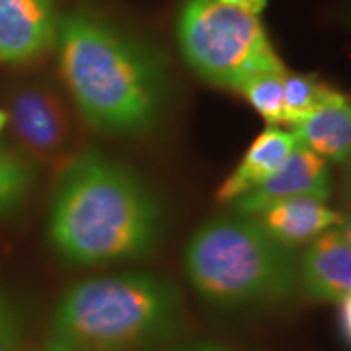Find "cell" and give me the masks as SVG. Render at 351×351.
Wrapping results in <instances>:
<instances>
[{"mask_svg": "<svg viewBox=\"0 0 351 351\" xmlns=\"http://www.w3.org/2000/svg\"><path fill=\"white\" fill-rule=\"evenodd\" d=\"M64 82L84 119L108 135H143L166 101V66L156 51L88 8L59 16Z\"/></svg>", "mask_w": 351, "mask_h": 351, "instance_id": "obj_1", "label": "cell"}, {"mask_svg": "<svg viewBox=\"0 0 351 351\" xmlns=\"http://www.w3.org/2000/svg\"><path fill=\"white\" fill-rule=\"evenodd\" d=\"M162 205L125 164L86 151L64 166L49 213V239L76 265L135 260L154 248Z\"/></svg>", "mask_w": 351, "mask_h": 351, "instance_id": "obj_2", "label": "cell"}, {"mask_svg": "<svg viewBox=\"0 0 351 351\" xmlns=\"http://www.w3.org/2000/svg\"><path fill=\"white\" fill-rule=\"evenodd\" d=\"M182 295L154 274L92 277L59 302L47 348L53 351H152L182 326Z\"/></svg>", "mask_w": 351, "mask_h": 351, "instance_id": "obj_3", "label": "cell"}, {"mask_svg": "<svg viewBox=\"0 0 351 351\" xmlns=\"http://www.w3.org/2000/svg\"><path fill=\"white\" fill-rule=\"evenodd\" d=\"M186 271L201 299L221 308L283 301L299 281L291 248L240 213L197 228L186 250Z\"/></svg>", "mask_w": 351, "mask_h": 351, "instance_id": "obj_4", "label": "cell"}, {"mask_svg": "<svg viewBox=\"0 0 351 351\" xmlns=\"http://www.w3.org/2000/svg\"><path fill=\"white\" fill-rule=\"evenodd\" d=\"M178 43L203 80L237 92L254 76L287 71L258 16L221 0H186Z\"/></svg>", "mask_w": 351, "mask_h": 351, "instance_id": "obj_5", "label": "cell"}, {"mask_svg": "<svg viewBox=\"0 0 351 351\" xmlns=\"http://www.w3.org/2000/svg\"><path fill=\"white\" fill-rule=\"evenodd\" d=\"M10 119L18 141L36 158L45 162L64 158L73 125L57 92L38 84L18 90L10 101Z\"/></svg>", "mask_w": 351, "mask_h": 351, "instance_id": "obj_6", "label": "cell"}, {"mask_svg": "<svg viewBox=\"0 0 351 351\" xmlns=\"http://www.w3.org/2000/svg\"><path fill=\"white\" fill-rule=\"evenodd\" d=\"M55 0H0V59L25 63L55 45Z\"/></svg>", "mask_w": 351, "mask_h": 351, "instance_id": "obj_7", "label": "cell"}, {"mask_svg": "<svg viewBox=\"0 0 351 351\" xmlns=\"http://www.w3.org/2000/svg\"><path fill=\"white\" fill-rule=\"evenodd\" d=\"M311 195L326 201L330 197V174L328 162L306 147L297 145L287 162L276 174L269 176L258 188L246 191L232 201L234 211L240 215H256L276 201Z\"/></svg>", "mask_w": 351, "mask_h": 351, "instance_id": "obj_8", "label": "cell"}, {"mask_svg": "<svg viewBox=\"0 0 351 351\" xmlns=\"http://www.w3.org/2000/svg\"><path fill=\"white\" fill-rule=\"evenodd\" d=\"M304 291L316 301L343 302L351 295V248L334 226L308 242L299 265Z\"/></svg>", "mask_w": 351, "mask_h": 351, "instance_id": "obj_9", "label": "cell"}, {"mask_svg": "<svg viewBox=\"0 0 351 351\" xmlns=\"http://www.w3.org/2000/svg\"><path fill=\"white\" fill-rule=\"evenodd\" d=\"M252 217L269 237L287 248L308 244L324 230L343 223V215L332 211L324 201L311 195L276 201Z\"/></svg>", "mask_w": 351, "mask_h": 351, "instance_id": "obj_10", "label": "cell"}, {"mask_svg": "<svg viewBox=\"0 0 351 351\" xmlns=\"http://www.w3.org/2000/svg\"><path fill=\"white\" fill-rule=\"evenodd\" d=\"M293 127L297 143L326 162H346L351 158V101L336 90Z\"/></svg>", "mask_w": 351, "mask_h": 351, "instance_id": "obj_11", "label": "cell"}, {"mask_svg": "<svg viewBox=\"0 0 351 351\" xmlns=\"http://www.w3.org/2000/svg\"><path fill=\"white\" fill-rule=\"evenodd\" d=\"M297 137L293 133L281 131L277 127H267L250 145L248 152L240 160L237 170L228 176L225 184L217 191V199L223 203L244 195L246 191L258 188L269 176H274L287 162L291 152L297 147Z\"/></svg>", "mask_w": 351, "mask_h": 351, "instance_id": "obj_12", "label": "cell"}, {"mask_svg": "<svg viewBox=\"0 0 351 351\" xmlns=\"http://www.w3.org/2000/svg\"><path fill=\"white\" fill-rule=\"evenodd\" d=\"M334 92L324 82L308 75H285L283 82V123L297 125Z\"/></svg>", "mask_w": 351, "mask_h": 351, "instance_id": "obj_13", "label": "cell"}, {"mask_svg": "<svg viewBox=\"0 0 351 351\" xmlns=\"http://www.w3.org/2000/svg\"><path fill=\"white\" fill-rule=\"evenodd\" d=\"M283 73H263L250 78L239 92L250 101L252 108L262 115L269 125L283 123Z\"/></svg>", "mask_w": 351, "mask_h": 351, "instance_id": "obj_14", "label": "cell"}, {"mask_svg": "<svg viewBox=\"0 0 351 351\" xmlns=\"http://www.w3.org/2000/svg\"><path fill=\"white\" fill-rule=\"evenodd\" d=\"M34 182L32 166L12 152L0 149V217L16 211Z\"/></svg>", "mask_w": 351, "mask_h": 351, "instance_id": "obj_15", "label": "cell"}, {"mask_svg": "<svg viewBox=\"0 0 351 351\" xmlns=\"http://www.w3.org/2000/svg\"><path fill=\"white\" fill-rule=\"evenodd\" d=\"M24 320L16 302L0 289V351H18Z\"/></svg>", "mask_w": 351, "mask_h": 351, "instance_id": "obj_16", "label": "cell"}, {"mask_svg": "<svg viewBox=\"0 0 351 351\" xmlns=\"http://www.w3.org/2000/svg\"><path fill=\"white\" fill-rule=\"evenodd\" d=\"M221 2H225L228 6H237V8H242V10H246V12L250 14H258L262 12L263 8H265V4H267V0H221Z\"/></svg>", "mask_w": 351, "mask_h": 351, "instance_id": "obj_17", "label": "cell"}, {"mask_svg": "<svg viewBox=\"0 0 351 351\" xmlns=\"http://www.w3.org/2000/svg\"><path fill=\"white\" fill-rule=\"evenodd\" d=\"M176 351H234L228 350L225 346H217V343H207V341H201V343H189V346H184L180 350Z\"/></svg>", "mask_w": 351, "mask_h": 351, "instance_id": "obj_18", "label": "cell"}, {"mask_svg": "<svg viewBox=\"0 0 351 351\" xmlns=\"http://www.w3.org/2000/svg\"><path fill=\"white\" fill-rule=\"evenodd\" d=\"M343 328L351 338V295L343 301Z\"/></svg>", "mask_w": 351, "mask_h": 351, "instance_id": "obj_19", "label": "cell"}, {"mask_svg": "<svg viewBox=\"0 0 351 351\" xmlns=\"http://www.w3.org/2000/svg\"><path fill=\"white\" fill-rule=\"evenodd\" d=\"M339 228H341V232H343V237H346L351 248V213L348 217H343V223L339 225Z\"/></svg>", "mask_w": 351, "mask_h": 351, "instance_id": "obj_20", "label": "cell"}, {"mask_svg": "<svg viewBox=\"0 0 351 351\" xmlns=\"http://www.w3.org/2000/svg\"><path fill=\"white\" fill-rule=\"evenodd\" d=\"M6 119H8V115L4 112H0V131H2V127H4V123H6Z\"/></svg>", "mask_w": 351, "mask_h": 351, "instance_id": "obj_21", "label": "cell"}, {"mask_svg": "<svg viewBox=\"0 0 351 351\" xmlns=\"http://www.w3.org/2000/svg\"><path fill=\"white\" fill-rule=\"evenodd\" d=\"M18 351H53V350H49V348L45 346V348H41V350H18Z\"/></svg>", "mask_w": 351, "mask_h": 351, "instance_id": "obj_22", "label": "cell"}]
</instances>
